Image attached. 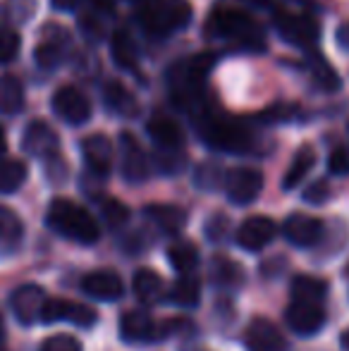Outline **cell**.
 Instances as JSON below:
<instances>
[{
  "label": "cell",
  "instance_id": "1",
  "mask_svg": "<svg viewBox=\"0 0 349 351\" xmlns=\"http://www.w3.org/2000/svg\"><path fill=\"white\" fill-rule=\"evenodd\" d=\"M46 225L56 234L77 241L82 246H91L101 237L98 220L88 213L84 206L75 204L70 199H53L46 213Z\"/></svg>",
  "mask_w": 349,
  "mask_h": 351
},
{
  "label": "cell",
  "instance_id": "2",
  "mask_svg": "<svg viewBox=\"0 0 349 351\" xmlns=\"http://www.w3.org/2000/svg\"><path fill=\"white\" fill-rule=\"evenodd\" d=\"M206 36L228 38L242 43L249 51H263V36L258 24L247 12L234 8H215L206 19Z\"/></svg>",
  "mask_w": 349,
  "mask_h": 351
},
{
  "label": "cell",
  "instance_id": "3",
  "mask_svg": "<svg viewBox=\"0 0 349 351\" xmlns=\"http://www.w3.org/2000/svg\"><path fill=\"white\" fill-rule=\"evenodd\" d=\"M199 134L210 148L225 153H247L254 146L252 132L242 122L210 115V112L199 117Z\"/></svg>",
  "mask_w": 349,
  "mask_h": 351
},
{
  "label": "cell",
  "instance_id": "4",
  "mask_svg": "<svg viewBox=\"0 0 349 351\" xmlns=\"http://www.w3.org/2000/svg\"><path fill=\"white\" fill-rule=\"evenodd\" d=\"M191 8L186 3H168V0H154L139 10V24L149 36L163 38L180 32L189 24Z\"/></svg>",
  "mask_w": 349,
  "mask_h": 351
},
{
  "label": "cell",
  "instance_id": "5",
  "mask_svg": "<svg viewBox=\"0 0 349 351\" xmlns=\"http://www.w3.org/2000/svg\"><path fill=\"white\" fill-rule=\"evenodd\" d=\"M213 67V56L201 53L194 58H184L168 70V86L177 101H196L204 91V77Z\"/></svg>",
  "mask_w": 349,
  "mask_h": 351
},
{
  "label": "cell",
  "instance_id": "6",
  "mask_svg": "<svg viewBox=\"0 0 349 351\" xmlns=\"http://www.w3.org/2000/svg\"><path fill=\"white\" fill-rule=\"evenodd\" d=\"M275 29L287 43L304 51H311L321 38V27L309 14H294V12H275Z\"/></svg>",
  "mask_w": 349,
  "mask_h": 351
},
{
  "label": "cell",
  "instance_id": "7",
  "mask_svg": "<svg viewBox=\"0 0 349 351\" xmlns=\"http://www.w3.org/2000/svg\"><path fill=\"white\" fill-rule=\"evenodd\" d=\"M41 323L53 325V323H72L77 328H93L98 323V313L86 304H75V301L67 299H48L43 306Z\"/></svg>",
  "mask_w": 349,
  "mask_h": 351
},
{
  "label": "cell",
  "instance_id": "8",
  "mask_svg": "<svg viewBox=\"0 0 349 351\" xmlns=\"http://www.w3.org/2000/svg\"><path fill=\"white\" fill-rule=\"evenodd\" d=\"M263 175L256 167H234L225 175V194L234 206H249L261 196Z\"/></svg>",
  "mask_w": 349,
  "mask_h": 351
},
{
  "label": "cell",
  "instance_id": "9",
  "mask_svg": "<svg viewBox=\"0 0 349 351\" xmlns=\"http://www.w3.org/2000/svg\"><path fill=\"white\" fill-rule=\"evenodd\" d=\"M51 106H53V110H56V115L72 127L86 125L88 117H91V103H88L86 93L75 86L58 88V91L53 93Z\"/></svg>",
  "mask_w": 349,
  "mask_h": 351
},
{
  "label": "cell",
  "instance_id": "10",
  "mask_svg": "<svg viewBox=\"0 0 349 351\" xmlns=\"http://www.w3.org/2000/svg\"><path fill=\"white\" fill-rule=\"evenodd\" d=\"M282 234L297 249H311L326 234V225L323 220L313 215H304V213H292V215L285 220L282 225Z\"/></svg>",
  "mask_w": 349,
  "mask_h": 351
},
{
  "label": "cell",
  "instance_id": "11",
  "mask_svg": "<svg viewBox=\"0 0 349 351\" xmlns=\"http://www.w3.org/2000/svg\"><path fill=\"white\" fill-rule=\"evenodd\" d=\"M285 320H287L289 330L302 337H309V335H316L318 330L326 325V311H323L321 304L316 301H294L287 306L285 311Z\"/></svg>",
  "mask_w": 349,
  "mask_h": 351
},
{
  "label": "cell",
  "instance_id": "12",
  "mask_svg": "<svg viewBox=\"0 0 349 351\" xmlns=\"http://www.w3.org/2000/svg\"><path fill=\"white\" fill-rule=\"evenodd\" d=\"M120 337L130 344H146L160 339V328L156 325L154 315L144 308L125 311L120 318Z\"/></svg>",
  "mask_w": 349,
  "mask_h": 351
},
{
  "label": "cell",
  "instance_id": "13",
  "mask_svg": "<svg viewBox=\"0 0 349 351\" xmlns=\"http://www.w3.org/2000/svg\"><path fill=\"white\" fill-rule=\"evenodd\" d=\"M120 156H122V177L132 184H141L149 177L151 165L149 156L141 148V143L136 141L134 134L122 132L120 134Z\"/></svg>",
  "mask_w": 349,
  "mask_h": 351
},
{
  "label": "cell",
  "instance_id": "14",
  "mask_svg": "<svg viewBox=\"0 0 349 351\" xmlns=\"http://www.w3.org/2000/svg\"><path fill=\"white\" fill-rule=\"evenodd\" d=\"M46 301H48L46 291H43L38 285H22L12 291L10 306H12L14 318L29 328V325H34L36 320H41Z\"/></svg>",
  "mask_w": 349,
  "mask_h": 351
},
{
  "label": "cell",
  "instance_id": "15",
  "mask_svg": "<svg viewBox=\"0 0 349 351\" xmlns=\"http://www.w3.org/2000/svg\"><path fill=\"white\" fill-rule=\"evenodd\" d=\"M275 234H278V227H275V222L270 220V217L252 215V217H247L242 225H239L237 244L242 246L244 251H252V254H256V251L265 249V246L275 239Z\"/></svg>",
  "mask_w": 349,
  "mask_h": 351
},
{
  "label": "cell",
  "instance_id": "16",
  "mask_svg": "<svg viewBox=\"0 0 349 351\" xmlns=\"http://www.w3.org/2000/svg\"><path fill=\"white\" fill-rule=\"evenodd\" d=\"M22 148L34 158H56L58 148H60V139L48 122L36 120L29 122V127L24 130Z\"/></svg>",
  "mask_w": 349,
  "mask_h": 351
},
{
  "label": "cell",
  "instance_id": "17",
  "mask_svg": "<svg viewBox=\"0 0 349 351\" xmlns=\"http://www.w3.org/2000/svg\"><path fill=\"white\" fill-rule=\"evenodd\" d=\"M82 291L96 301H117L125 294V285H122L120 275H117L115 270L101 268V270H93V273L84 275V280H82Z\"/></svg>",
  "mask_w": 349,
  "mask_h": 351
},
{
  "label": "cell",
  "instance_id": "18",
  "mask_svg": "<svg viewBox=\"0 0 349 351\" xmlns=\"http://www.w3.org/2000/svg\"><path fill=\"white\" fill-rule=\"evenodd\" d=\"M244 342H247L249 351H285L287 349V342H285L280 328L265 318H254L252 323H249L247 332H244Z\"/></svg>",
  "mask_w": 349,
  "mask_h": 351
},
{
  "label": "cell",
  "instance_id": "19",
  "mask_svg": "<svg viewBox=\"0 0 349 351\" xmlns=\"http://www.w3.org/2000/svg\"><path fill=\"white\" fill-rule=\"evenodd\" d=\"M82 156L96 177H108L112 170V143L106 134H91L82 141Z\"/></svg>",
  "mask_w": 349,
  "mask_h": 351
},
{
  "label": "cell",
  "instance_id": "20",
  "mask_svg": "<svg viewBox=\"0 0 349 351\" xmlns=\"http://www.w3.org/2000/svg\"><path fill=\"white\" fill-rule=\"evenodd\" d=\"M51 34L53 36H43V41L36 46V51H34V60H36V65L41 67V70H56V67L62 65V60H65V53H67V34L62 32L60 27L53 29L51 27Z\"/></svg>",
  "mask_w": 349,
  "mask_h": 351
},
{
  "label": "cell",
  "instance_id": "21",
  "mask_svg": "<svg viewBox=\"0 0 349 351\" xmlns=\"http://www.w3.org/2000/svg\"><path fill=\"white\" fill-rule=\"evenodd\" d=\"M146 132H149L151 139L158 143V148L180 151V148L184 146V132H182V127L168 115H154L146 122Z\"/></svg>",
  "mask_w": 349,
  "mask_h": 351
},
{
  "label": "cell",
  "instance_id": "22",
  "mask_svg": "<svg viewBox=\"0 0 349 351\" xmlns=\"http://www.w3.org/2000/svg\"><path fill=\"white\" fill-rule=\"evenodd\" d=\"M103 103L108 110L120 117H134L139 112V103H136L134 93L120 82H108L103 86Z\"/></svg>",
  "mask_w": 349,
  "mask_h": 351
},
{
  "label": "cell",
  "instance_id": "23",
  "mask_svg": "<svg viewBox=\"0 0 349 351\" xmlns=\"http://www.w3.org/2000/svg\"><path fill=\"white\" fill-rule=\"evenodd\" d=\"M144 215L151 220V225H156L165 234H177L182 227L186 225V213L180 206L170 204H151L144 208Z\"/></svg>",
  "mask_w": 349,
  "mask_h": 351
},
{
  "label": "cell",
  "instance_id": "24",
  "mask_svg": "<svg viewBox=\"0 0 349 351\" xmlns=\"http://www.w3.org/2000/svg\"><path fill=\"white\" fill-rule=\"evenodd\" d=\"M24 225L19 215L8 206H0V254H14L22 244Z\"/></svg>",
  "mask_w": 349,
  "mask_h": 351
},
{
  "label": "cell",
  "instance_id": "25",
  "mask_svg": "<svg viewBox=\"0 0 349 351\" xmlns=\"http://www.w3.org/2000/svg\"><path fill=\"white\" fill-rule=\"evenodd\" d=\"M132 287H134L136 299L144 301V304H158V301H163V296H165L163 278L151 268L136 270L134 280H132Z\"/></svg>",
  "mask_w": 349,
  "mask_h": 351
},
{
  "label": "cell",
  "instance_id": "26",
  "mask_svg": "<svg viewBox=\"0 0 349 351\" xmlns=\"http://www.w3.org/2000/svg\"><path fill=\"white\" fill-rule=\"evenodd\" d=\"M110 56L117 62V67H122L127 72H134L139 67V48H136V41L127 32H122V29L112 34Z\"/></svg>",
  "mask_w": 349,
  "mask_h": 351
},
{
  "label": "cell",
  "instance_id": "27",
  "mask_svg": "<svg viewBox=\"0 0 349 351\" xmlns=\"http://www.w3.org/2000/svg\"><path fill=\"white\" fill-rule=\"evenodd\" d=\"M313 165H316V151H313L311 146H302L297 153H294L292 162H289L287 172H285L282 177V189H294V186H299L304 182V177L309 175V172L313 170Z\"/></svg>",
  "mask_w": 349,
  "mask_h": 351
},
{
  "label": "cell",
  "instance_id": "28",
  "mask_svg": "<svg viewBox=\"0 0 349 351\" xmlns=\"http://www.w3.org/2000/svg\"><path fill=\"white\" fill-rule=\"evenodd\" d=\"M24 108V86L17 77H0V115H17Z\"/></svg>",
  "mask_w": 349,
  "mask_h": 351
},
{
  "label": "cell",
  "instance_id": "29",
  "mask_svg": "<svg viewBox=\"0 0 349 351\" xmlns=\"http://www.w3.org/2000/svg\"><path fill=\"white\" fill-rule=\"evenodd\" d=\"M199 261L201 254L191 241H175V244L168 246V263L173 265L177 273H194L199 268Z\"/></svg>",
  "mask_w": 349,
  "mask_h": 351
},
{
  "label": "cell",
  "instance_id": "30",
  "mask_svg": "<svg viewBox=\"0 0 349 351\" xmlns=\"http://www.w3.org/2000/svg\"><path fill=\"white\" fill-rule=\"evenodd\" d=\"M27 165L17 158H0V194H14L27 182Z\"/></svg>",
  "mask_w": 349,
  "mask_h": 351
},
{
  "label": "cell",
  "instance_id": "31",
  "mask_svg": "<svg viewBox=\"0 0 349 351\" xmlns=\"http://www.w3.org/2000/svg\"><path fill=\"white\" fill-rule=\"evenodd\" d=\"M292 299L294 301H316L321 304L328 294V282L321 278H311V275H297L292 280Z\"/></svg>",
  "mask_w": 349,
  "mask_h": 351
},
{
  "label": "cell",
  "instance_id": "32",
  "mask_svg": "<svg viewBox=\"0 0 349 351\" xmlns=\"http://www.w3.org/2000/svg\"><path fill=\"white\" fill-rule=\"evenodd\" d=\"M170 301L180 308H194L201 301V282L191 278V273L182 275L170 289Z\"/></svg>",
  "mask_w": 349,
  "mask_h": 351
},
{
  "label": "cell",
  "instance_id": "33",
  "mask_svg": "<svg viewBox=\"0 0 349 351\" xmlns=\"http://www.w3.org/2000/svg\"><path fill=\"white\" fill-rule=\"evenodd\" d=\"M210 280L218 287H223V289H237V287L242 285L244 275H242V268H239L234 261L215 256L213 263H210Z\"/></svg>",
  "mask_w": 349,
  "mask_h": 351
},
{
  "label": "cell",
  "instance_id": "34",
  "mask_svg": "<svg viewBox=\"0 0 349 351\" xmlns=\"http://www.w3.org/2000/svg\"><path fill=\"white\" fill-rule=\"evenodd\" d=\"M309 74H311L313 84H316L321 91L330 93V91H337V88H340V77H337V72L333 70L321 56L309 58Z\"/></svg>",
  "mask_w": 349,
  "mask_h": 351
},
{
  "label": "cell",
  "instance_id": "35",
  "mask_svg": "<svg viewBox=\"0 0 349 351\" xmlns=\"http://www.w3.org/2000/svg\"><path fill=\"white\" fill-rule=\"evenodd\" d=\"M19 48H22L19 34L10 27H0V65L12 62L19 56Z\"/></svg>",
  "mask_w": 349,
  "mask_h": 351
},
{
  "label": "cell",
  "instance_id": "36",
  "mask_svg": "<svg viewBox=\"0 0 349 351\" xmlns=\"http://www.w3.org/2000/svg\"><path fill=\"white\" fill-rule=\"evenodd\" d=\"M101 215H103V220H106L110 227H120V225H125V222H127V217H130V210H127V206L122 204V201L103 199L101 201Z\"/></svg>",
  "mask_w": 349,
  "mask_h": 351
},
{
  "label": "cell",
  "instance_id": "37",
  "mask_svg": "<svg viewBox=\"0 0 349 351\" xmlns=\"http://www.w3.org/2000/svg\"><path fill=\"white\" fill-rule=\"evenodd\" d=\"M38 351H82V342L72 335H53V337L43 339Z\"/></svg>",
  "mask_w": 349,
  "mask_h": 351
},
{
  "label": "cell",
  "instance_id": "38",
  "mask_svg": "<svg viewBox=\"0 0 349 351\" xmlns=\"http://www.w3.org/2000/svg\"><path fill=\"white\" fill-rule=\"evenodd\" d=\"M218 180H220V170L213 162H204V165L196 170V186H201V189H215Z\"/></svg>",
  "mask_w": 349,
  "mask_h": 351
},
{
  "label": "cell",
  "instance_id": "39",
  "mask_svg": "<svg viewBox=\"0 0 349 351\" xmlns=\"http://www.w3.org/2000/svg\"><path fill=\"white\" fill-rule=\"evenodd\" d=\"M328 170L335 177H347L349 175V151L347 148H335L328 158Z\"/></svg>",
  "mask_w": 349,
  "mask_h": 351
},
{
  "label": "cell",
  "instance_id": "40",
  "mask_svg": "<svg viewBox=\"0 0 349 351\" xmlns=\"http://www.w3.org/2000/svg\"><path fill=\"white\" fill-rule=\"evenodd\" d=\"M328 196H330V186H328L323 180L316 182V184H311L306 191H304V201H309V204H313V206L326 204Z\"/></svg>",
  "mask_w": 349,
  "mask_h": 351
},
{
  "label": "cell",
  "instance_id": "41",
  "mask_svg": "<svg viewBox=\"0 0 349 351\" xmlns=\"http://www.w3.org/2000/svg\"><path fill=\"white\" fill-rule=\"evenodd\" d=\"M230 230V220H225L223 215H213V220L206 225V234L210 237V239H223V234Z\"/></svg>",
  "mask_w": 349,
  "mask_h": 351
},
{
  "label": "cell",
  "instance_id": "42",
  "mask_svg": "<svg viewBox=\"0 0 349 351\" xmlns=\"http://www.w3.org/2000/svg\"><path fill=\"white\" fill-rule=\"evenodd\" d=\"M335 38H337V46L342 48V51H349V22L340 24L335 32Z\"/></svg>",
  "mask_w": 349,
  "mask_h": 351
},
{
  "label": "cell",
  "instance_id": "43",
  "mask_svg": "<svg viewBox=\"0 0 349 351\" xmlns=\"http://www.w3.org/2000/svg\"><path fill=\"white\" fill-rule=\"evenodd\" d=\"M82 0H51V5L56 10H60V12H75L77 8H80Z\"/></svg>",
  "mask_w": 349,
  "mask_h": 351
},
{
  "label": "cell",
  "instance_id": "44",
  "mask_svg": "<svg viewBox=\"0 0 349 351\" xmlns=\"http://www.w3.org/2000/svg\"><path fill=\"white\" fill-rule=\"evenodd\" d=\"M91 3L98 12H112L115 10V0H91Z\"/></svg>",
  "mask_w": 349,
  "mask_h": 351
},
{
  "label": "cell",
  "instance_id": "45",
  "mask_svg": "<svg viewBox=\"0 0 349 351\" xmlns=\"http://www.w3.org/2000/svg\"><path fill=\"white\" fill-rule=\"evenodd\" d=\"M5 339H8V332H5V320H3V313H0V351L5 347Z\"/></svg>",
  "mask_w": 349,
  "mask_h": 351
},
{
  "label": "cell",
  "instance_id": "46",
  "mask_svg": "<svg viewBox=\"0 0 349 351\" xmlns=\"http://www.w3.org/2000/svg\"><path fill=\"white\" fill-rule=\"evenodd\" d=\"M340 342H342V349H345V351H349V330H345V332H342Z\"/></svg>",
  "mask_w": 349,
  "mask_h": 351
},
{
  "label": "cell",
  "instance_id": "47",
  "mask_svg": "<svg viewBox=\"0 0 349 351\" xmlns=\"http://www.w3.org/2000/svg\"><path fill=\"white\" fill-rule=\"evenodd\" d=\"M3 151H5V132H3V127H0V156H3Z\"/></svg>",
  "mask_w": 349,
  "mask_h": 351
},
{
  "label": "cell",
  "instance_id": "48",
  "mask_svg": "<svg viewBox=\"0 0 349 351\" xmlns=\"http://www.w3.org/2000/svg\"><path fill=\"white\" fill-rule=\"evenodd\" d=\"M347 273H349V268H347Z\"/></svg>",
  "mask_w": 349,
  "mask_h": 351
}]
</instances>
